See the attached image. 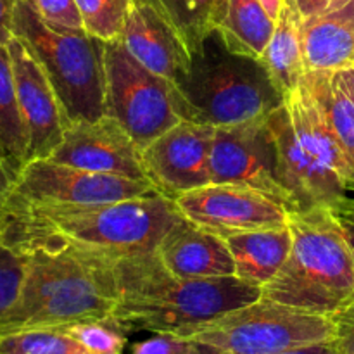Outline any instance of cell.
<instances>
[{
	"label": "cell",
	"mask_w": 354,
	"mask_h": 354,
	"mask_svg": "<svg viewBox=\"0 0 354 354\" xmlns=\"http://www.w3.org/2000/svg\"><path fill=\"white\" fill-rule=\"evenodd\" d=\"M180 218L175 201L159 192L95 206L38 204L9 192L0 203V242L19 256L69 248L116 261L156 252Z\"/></svg>",
	"instance_id": "obj_1"
},
{
	"label": "cell",
	"mask_w": 354,
	"mask_h": 354,
	"mask_svg": "<svg viewBox=\"0 0 354 354\" xmlns=\"http://www.w3.org/2000/svg\"><path fill=\"white\" fill-rule=\"evenodd\" d=\"M113 270L118 289L113 318L127 334L183 335L263 297L261 287L237 277L183 279L173 275L156 252L116 259Z\"/></svg>",
	"instance_id": "obj_2"
},
{
	"label": "cell",
	"mask_w": 354,
	"mask_h": 354,
	"mask_svg": "<svg viewBox=\"0 0 354 354\" xmlns=\"http://www.w3.org/2000/svg\"><path fill=\"white\" fill-rule=\"evenodd\" d=\"M23 258V286L0 322V334L113 317L118 299L114 261L69 248L35 249Z\"/></svg>",
	"instance_id": "obj_3"
},
{
	"label": "cell",
	"mask_w": 354,
	"mask_h": 354,
	"mask_svg": "<svg viewBox=\"0 0 354 354\" xmlns=\"http://www.w3.org/2000/svg\"><path fill=\"white\" fill-rule=\"evenodd\" d=\"M182 120L211 127L268 118L286 100L261 59L237 54L211 31L173 83Z\"/></svg>",
	"instance_id": "obj_4"
},
{
	"label": "cell",
	"mask_w": 354,
	"mask_h": 354,
	"mask_svg": "<svg viewBox=\"0 0 354 354\" xmlns=\"http://www.w3.org/2000/svg\"><path fill=\"white\" fill-rule=\"evenodd\" d=\"M266 123L275 137L280 180L297 211L330 209L354 194L353 165L303 82Z\"/></svg>",
	"instance_id": "obj_5"
},
{
	"label": "cell",
	"mask_w": 354,
	"mask_h": 354,
	"mask_svg": "<svg viewBox=\"0 0 354 354\" xmlns=\"http://www.w3.org/2000/svg\"><path fill=\"white\" fill-rule=\"evenodd\" d=\"M292 248L263 297L332 317L354 303V261L344 234L327 207L289 213Z\"/></svg>",
	"instance_id": "obj_6"
},
{
	"label": "cell",
	"mask_w": 354,
	"mask_h": 354,
	"mask_svg": "<svg viewBox=\"0 0 354 354\" xmlns=\"http://www.w3.org/2000/svg\"><path fill=\"white\" fill-rule=\"evenodd\" d=\"M14 37L23 41L50 82L68 124L106 114L104 45L85 30L52 26L26 0L14 14Z\"/></svg>",
	"instance_id": "obj_7"
},
{
	"label": "cell",
	"mask_w": 354,
	"mask_h": 354,
	"mask_svg": "<svg viewBox=\"0 0 354 354\" xmlns=\"http://www.w3.org/2000/svg\"><path fill=\"white\" fill-rule=\"evenodd\" d=\"M180 337L227 354H279L332 341L334 322L327 315L261 297Z\"/></svg>",
	"instance_id": "obj_8"
},
{
	"label": "cell",
	"mask_w": 354,
	"mask_h": 354,
	"mask_svg": "<svg viewBox=\"0 0 354 354\" xmlns=\"http://www.w3.org/2000/svg\"><path fill=\"white\" fill-rule=\"evenodd\" d=\"M106 114L128 131L140 149L183 121L175 86L142 66L120 40L104 45Z\"/></svg>",
	"instance_id": "obj_9"
},
{
	"label": "cell",
	"mask_w": 354,
	"mask_h": 354,
	"mask_svg": "<svg viewBox=\"0 0 354 354\" xmlns=\"http://www.w3.org/2000/svg\"><path fill=\"white\" fill-rule=\"evenodd\" d=\"M211 183H232L265 194L289 213L297 211L280 180L279 152L266 118L214 127Z\"/></svg>",
	"instance_id": "obj_10"
},
{
	"label": "cell",
	"mask_w": 354,
	"mask_h": 354,
	"mask_svg": "<svg viewBox=\"0 0 354 354\" xmlns=\"http://www.w3.org/2000/svg\"><path fill=\"white\" fill-rule=\"evenodd\" d=\"M158 192L149 180L86 171L50 159L30 161L16 175L10 194L24 201L57 206L111 204Z\"/></svg>",
	"instance_id": "obj_11"
},
{
	"label": "cell",
	"mask_w": 354,
	"mask_h": 354,
	"mask_svg": "<svg viewBox=\"0 0 354 354\" xmlns=\"http://www.w3.org/2000/svg\"><path fill=\"white\" fill-rule=\"evenodd\" d=\"M173 201L183 218L221 237L289 223L286 207L258 190L232 183H209Z\"/></svg>",
	"instance_id": "obj_12"
},
{
	"label": "cell",
	"mask_w": 354,
	"mask_h": 354,
	"mask_svg": "<svg viewBox=\"0 0 354 354\" xmlns=\"http://www.w3.org/2000/svg\"><path fill=\"white\" fill-rule=\"evenodd\" d=\"M213 135L211 124L183 120L142 149L145 173L154 189L175 199L209 185Z\"/></svg>",
	"instance_id": "obj_13"
},
{
	"label": "cell",
	"mask_w": 354,
	"mask_h": 354,
	"mask_svg": "<svg viewBox=\"0 0 354 354\" xmlns=\"http://www.w3.org/2000/svg\"><path fill=\"white\" fill-rule=\"evenodd\" d=\"M48 159L86 171L149 180L142 149L128 131L107 114L99 120L68 124L62 142Z\"/></svg>",
	"instance_id": "obj_14"
},
{
	"label": "cell",
	"mask_w": 354,
	"mask_h": 354,
	"mask_svg": "<svg viewBox=\"0 0 354 354\" xmlns=\"http://www.w3.org/2000/svg\"><path fill=\"white\" fill-rule=\"evenodd\" d=\"M14 69L17 99L28 131V162L48 159L68 128L62 107L50 82L19 38L7 44Z\"/></svg>",
	"instance_id": "obj_15"
},
{
	"label": "cell",
	"mask_w": 354,
	"mask_h": 354,
	"mask_svg": "<svg viewBox=\"0 0 354 354\" xmlns=\"http://www.w3.org/2000/svg\"><path fill=\"white\" fill-rule=\"evenodd\" d=\"M166 270L183 279L235 277V263L221 235L180 218L156 249Z\"/></svg>",
	"instance_id": "obj_16"
},
{
	"label": "cell",
	"mask_w": 354,
	"mask_h": 354,
	"mask_svg": "<svg viewBox=\"0 0 354 354\" xmlns=\"http://www.w3.org/2000/svg\"><path fill=\"white\" fill-rule=\"evenodd\" d=\"M120 41L142 66L169 83H175L189 59L175 31L147 0H130Z\"/></svg>",
	"instance_id": "obj_17"
},
{
	"label": "cell",
	"mask_w": 354,
	"mask_h": 354,
	"mask_svg": "<svg viewBox=\"0 0 354 354\" xmlns=\"http://www.w3.org/2000/svg\"><path fill=\"white\" fill-rule=\"evenodd\" d=\"M308 73L342 71L354 64V0L344 7L303 21Z\"/></svg>",
	"instance_id": "obj_18"
},
{
	"label": "cell",
	"mask_w": 354,
	"mask_h": 354,
	"mask_svg": "<svg viewBox=\"0 0 354 354\" xmlns=\"http://www.w3.org/2000/svg\"><path fill=\"white\" fill-rule=\"evenodd\" d=\"M223 239L234 258L235 277L261 289L282 270L292 248L289 223L279 228L232 234Z\"/></svg>",
	"instance_id": "obj_19"
},
{
	"label": "cell",
	"mask_w": 354,
	"mask_h": 354,
	"mask_svg": "<svg viewBox=\"0 0 354 354\" xmlns=\"http://www.w3.org/2000/svg\"><path fill=\"white\" fill-rule=\"evenodd\" d=\"M303 21L296 2L283 0L275 30L263 52L261 62L283 95L299 88L308 73L303 52Z\"/></svg>",
	"instance_id": "obj_20"
},
{
	"label": "cell",
	"mask_w": 354,
	"mask_h": 354,
	"mask_svg": "<svg viewBox=\"0 0 354 354\" xmlns=\"http://www.w3.org/2000/svg\"><path fill=\"white\" fill-rule=\"evenodd\" d=\"M303 83L318 102L332 133L354 168V95L342 71L306 73Z\"/></svg>",
	"instance_id": "obj_21"
},
{
	"label": "cell",
	"mask_w": 354,
	"mask_h": 354,
	"mask_svg": "<svg viewBox=\"0 0 354 354\" xmlns=\"http://www.w3.org/2000/svg\"><path fill=\"white\" fill-rule=\"evenodd\" d=\"M175 31L187 55L196 52L227 14L228 0H147Z\"/></svg>",
	"instance_id": "obj_22"
},
{
	"label": "cell",
	"mask_w": 354,
	"mask_h": 354,
	"mask_svg": "<svg viewBox=\"0 0 354 354\" xmlns=\"http://www.w3.org/2000/svg\"><path fill=\"white\" fill-rule=\"evenodd\" d=\"M275 30V19L266 12L261 0H228L218 33L237 54L261 59Z\"/></svg>",
	"instance_id": "obj_23"
},
{
	"label": "cell",
	"mask_w": 354,
	"mask_h": 354,
	"mask_svg": "<svg viewBox=\"0 0 354 354\" xmlns=\"http://www.w3.org/2000/svg\"><path fill=\"white\" fill-rule=\"evenodd\" d=\"M0 152L14 175L28 165V131L7 45H0Z\"/></svg>",
	"instance_id": "obj_24"
},
{
	"label": "cell",
	"mask_w": 354,
	"mask_h": 354,
	"mask_svg": "<svg viewBox=\"0 0 354 354\" xmlns=\"http://www.w3.org/2000/svg\"><path fill=\"white\" fill-rule=\"evenodd\" d=\"M0 354H90L61 328H31L0 334Z\"/></svg>",
	"instance_id": "obj_25"
},
{
	"label": "cell",
	"mask_w": 354,
	"mask_h": 354,
	"mask_svg": "<svg viewBox=\"0 0 354 354\" xmlns=\"http://www.w3.org/2000/svg\"><path fill=\"white\" fill-rule=\"evenodd\" d=\"M83 30L104 41L120 40L130 0H75Z\"/></svg>",
	"instance_id": "obj_26"
},
{
	"label": "cell",
	"mask_w": 354,
	"mask_h": 354,
	"mask_svg": "<svg viewBox=\"0 0 354 354\" xmlns=\"http://www.w3.org/2000/svg\"><path fill=\"white\" fill-rule=\"evenodd\" d=\"M61 330L75 337L90 354H124L127 348L128 334L113 317L107 320L68 325L61 327Z\"/></svg>",
	"instance_id": "obj_27"
},
{
	"label": "cell",
	"mask_w": 354,
	"mask_h": 354,
	"mask_svg": "<svg viewBox=\"0 0 354 354\" xmlns=\"http://www.w3.org/2000/svg\"><path fill=\"white\" fill-rule=\"evenodd\" d=\"M24 266L26 263L23 256L16 254L0 242V322L19 296L24 279Z\"/></svg>",
	"instance_id": "obj_28"
},
{
	"label": "cell",
	"mask_w": 354,
	"mask_h": 354,
	"mask_svg": "<svg viewBox=\"0 0 354 354\" xmlns=\"http://www.w3.org/2000/svg\"><path fill=\"white\" fill-rule=\"evenodd\" d=\"M31 9L52 26L82 30V16L75 0H26Z\"/></svg>",
	"instance_id": "obj_29"
},
{
	"label": "cell",
	"mask_w": 354,
	"mask_h": 354,
	"mask_svg": "<svg viewBox=\"0 0 354 354\" xmlns=\"http://www.w3.org/2000/svg\"><path fill=\"white\" fill-rule=\"evenodd\" d=\"M128 354H201L199 346L187 337L175 334H154L131 346Z\"/></svg>",
	"instance_id": "obj_30"
},
{
	"label": "cell",
	"mask_w": 354,
	"mask_h": 354,
	"mask_svg": "<svg viewBox=\"0 0 354 354\" xmlns=\"http://www.w3.org/2000/svg\"><path fill=\"white\" fill-rule=\"evenodd\" d=\"M337 354H354V303L332 315Z\"/></svg>",
	"instance_id": "obj_31"
},
{
	"label": "cell",
	"mask_w": 354,
	"mask_h": 354,
	"mask_svg": "<svg viewBox=\"0 0 354 354\" xmlns=\"http://www.w3.org/2000/svg\"><path fill=\"white\" fill-rule=\"evenodd\" d=\"M330 213L335 218L339 227H341L342 234H344L354 261V194L346 197L339 204H335L334 207H330Z\"/></svg>",
	"instance_id": "obj_32"
},
{
	"label": "cell",
	"mask_w": 354,
	"mask_h": 354,
	"mask_svg": "<svg viewBox=\"0 0 354 354\" xmlns=\"http://www.w3.org/2000/svg\"><path fill=\"white\" fill-rule=\"evenodd\" d=\"M294 2H296V7L303 19H310V17H317L341 9L351 0H294Z\"/></svg>",
	"instance_id": "obj_33"
},
{
	"label": "cell",
	"mask_w": 354,
	"mask_h": 354,
	"mask_svg": "<svg viewBox=\"0 0 354 354\" xmlns=\"http://www.w3.org/2000/svg\"><path fill=\"white\" fill-rule=\"evenodd\" d=\"M19 0H0V45H7L14 37V14Z\"/></svg>",
	"instance_id": "obj_34"
},
{
	"label": "cell",
	"mask_w": 354,
	"mask_h": 354,
	"mask_svg": "<svg viewBox=\"0 0 354 354\" xmlns=\"http://www.w3.org/2000/svg\"><path fill=\"white\" fill-rule=\"evenodd\" d=\"M199 346V353L201 354H227V353H220L214 351V349L207 348V346ZM279 354H337V349H335L334 339L327 342H320V344H313V346H306V348H299V349H292V351H286V353H279Z\"/></svg>",
	"instance_id": "obj_35"
},
{
	"label": "cell",
	"mask_w": 354,
	"mask_h": 354,
	"mask_svg": "<svg viewBox=\"0 0 354 354\" xmlns=\"http://www.w3.org/2000/svg\"><path fill=\"white\" fill-rule=\"evenodd\" d=\"M14 180H16V175L9 169V166L3 161H0V203L6 199L7 194L10 192L14 185Z\"/></svg>",
	"instance_id": "obj_36"
},
{
	"label": "cell",
	"mask_w": 354,
	"mask_h": 354,
	"mask_svg": "<svg viewBox=\"0 0 354 354\" xmlns=\"http://www.w3.org/2000/svg\"><path fill=\"white\" fill-rule=\"evenodd\" d=\"M261 3H263V6H265L266 12H268L270 16H272L273 19L277 21V17H279L280 10H282L283 0H261Z\"/></svg>",
	"instance_id": "obj_37"
},
{
	"label": "cell",
	"mask_w": 354,
	"mask_h": 354,
	"mask_svg": "<svg viewBox=\"0 0 354 354\" xmlns=\"http://www.w3.org/2000/svg\"><path fill=\"white\" fill-rule=\"evenodd\" d=\"M342 75H344L346 82H348L349 88H351V92L354 95V66H351V68H348V69H342Z\"/></svg>",
	"instance_id": "obj_38"
},
{
	"label": "cell",
	"mask_w": 354,
	"mask_h": 354,
	"mask_svg": "<svg viewBox=\"0 0 354 354\" xmlns=\"http://www.w3.org/2000/svg\"><path fill=\"white\" fill-rule=\"evenodd\" d=\"M0 161H3V158H2V152H0ZM3 162H6V161H3Z\"/></svg>",
	"instance_id": "obj_39"
},
{
	"label": "cell",
	"mask_w": 354,
	"mask_h": 354,
	"mask_svg": "<svg viewBox=\"0 0 354 354\" xmlns=\"http://www.w3.org/2000/svg\"><path fill=\"white\" fill-rule=\"evenodd\" d=\"M353 66H354V64H353Z\"/></svg>",
	"instance_id": "obj_40"
}]
</instances>
